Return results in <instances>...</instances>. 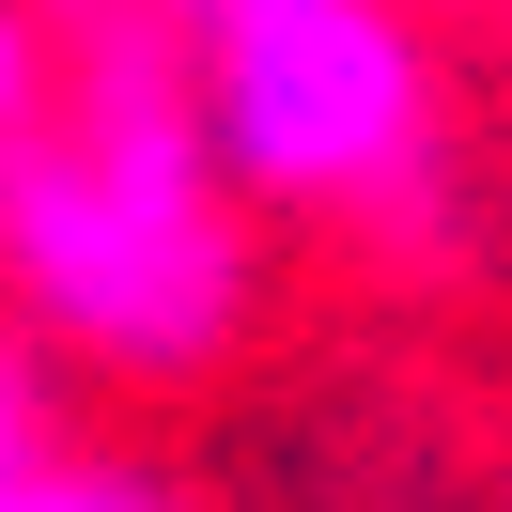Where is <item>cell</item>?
Masks as SVG:
<instances>
[{"instance_id": "2", "label": "cell", "mask_w": 512, "mask_h": 512, "mask_svg": "<svg viewBox=\"0 0 512 512\" xmlns=\"http://www.w3.org/2000/svg\"><path fill=\"white\" fill-rule=\"evenodd\" d=\"M187 109L218 140L249 218L311 233H450V156H435V32L419 0H156Z\"/></svg>"}, {"instance_id": "5", "label": "cell", "mask_w": 512, "mask_h": 512, "mask_svg": "<svg viewBox=\"0 0 512 512\" xmlns=\"http://www.w3.org/2000/svg\"><path fill=\"white\" fill-rule=\"evenodd\" d=\"M47 450H63V435H47V357L16 342V326H0V497H16V481H32Z\"/></svg>"}, {"instance_id": "1", "label": "cell", "mask_w": 512, "mask_h": 512, "mask_svg": "<svg viewBox=\"0 0 512 512\" xmlns=\"http://www.w3.org/2000/svg\"><path fill=\"white\" fill-rule=\"evenodd\" d=\"M0 295L16 326L94 373L187 388L249 342L264 311V249L233 202L218 140L187 109L156 0H109L63 32V94L32 125H0Z\"/></svg>"}, {"instance_id": "3", "label": "cell", "mask_w": 512, "mask_h": 512, "mask_svg": "<svg viewBox=\"0 0 512 512\" xmlns=\"http://www.w3.org/2000/svg\"><path fill=\"white\" fill-rule=\"evenodd\" d=\"M0 512H187V497H171L156 466H125V450H47Z\"/></svg>"}, {"instance_id": "6", "label": "cell", "mask_w": 512, "mask_h": 512, "mask_svg": "<svg viewBox=\"0 0 512 512\" xmlns=\"http://www.w3.org/2000/svg\"><path fill=\"white\" fill-rule=\"evenodd\" d=\"M63 16H109V0H63Z\"/></svg>"}, {"instance_id": "4", "label": "cell", "mask_w": 512, "mask_h": 512, "mask_svg": "<svg viewBox=\"0 0 512 512\" xmlns=\"http://www.w3.org/2000/svg\"><path fill=\"white\" fill-rule=\"evenodd\" d=\"M63 0H0V125H32L47 94H63Z\"/></svg>"}]
</instances>
